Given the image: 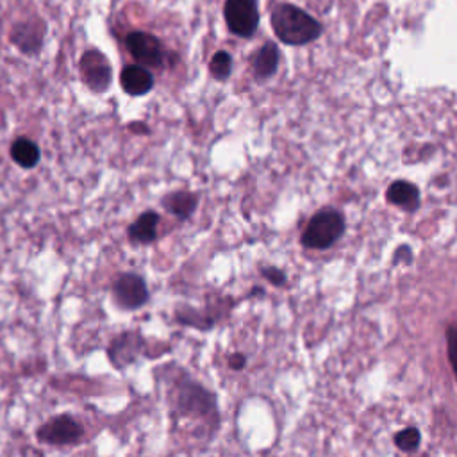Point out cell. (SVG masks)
<instances>
[{
  "label": "cell",
  "instance_id": "obj_2",
  "mask_svg": "<svg viewBox=\"0 0 457 457\" xmlns=\"http://www.w3.org/2000/svg\"><path fill=\"white\" fill-rule=\"evenodd\" d=\"M345 230V220L339 211L325 209L316 212L302 234V245L314 250L332 246Z\"/></svg>",
  "mask_w": 457,
  "mask_h": 457
},
{
  "label": "cell",
  "instance_id": "obj_4",
  "mask_svg": "<svg viewBox=\"0 0 457 457\" xmlns=\"http://www.w3.org/2000/svg\"><path fill=\"white\" fill-rule=\"evenodd\" d=\"M125 48L134 57V61L145 68H164L166 48L161 39L145 30H132L125 36Z\"/></svg>",
  "mask_w": 457,
  "mask_h": 457
},
{
  "label": "cell",
  "instance_id": "obj_16",
  "mask_svg": "<svg viewBox=\"0 0 457 457\" xmlns=\"http://www.w3.org/2000/svg\"><path fill=\"white\" fill-rule=\"evenodd\" d=\"M278 66V48L275 43H264L252 59V70L257 79H268L277 71Z\"/></svg>",
  "mask_w": 457,
  "mask_h": 457
},
{
  "label": "cell",
  "instance_id": "obj_6",
  "mask_svg": "<svg viewBox=\"0 0 457 457\" xmlns=\"http://www.w3.org/2000/svg\"><path fill=\"white\" fill-rule=\"evenodd\" d=\"M223 14L227 27L239 37H252L259 25L257 0H225Z\"/></svg>",
  "mask_w": 457,
  "mask_h": 457
},
{
  "label": "cell",
  "instance_id": "obj_21",
  "mask_svg": "<svg viewBox=\"0 0 457 457\" xmlns=\"http://www.w3.org/2000/svg\"><path fill=\"white\" fill-rule=\"evenodd\" d=\"M230 368H234V370H241L243 368V364H245V355H241V353H236V355H232L230 357Z\"/></svg>",
  "mask_w": 457,
  "mask_h": 457
},
{
  "label": "cell",
  "instance_id": "obj_14",
  "mask_svg": "<svg viewBox=\"0 0 457 457\" xmlns=\"http://www.w3.org/2000/svg\"><path fill=\"white\" fill-rule=\"evenodd\" d=\"M387 202L405 211H416L420 205V189L407 180H395L387 187Z\"/></svg>",
  "mask_w": 457,
  "mask_h": 457
},
{
  "label": "cell",
  "instance_id": "obj_11",
  "mask_svg": "<svg viewBox=\"0 0 457 457\" xmlns=\"http://www.w3.org/2000/svg\"><path fill=\"white\" fill-rule=\"evenodd\" d=\"M120 86L129 96H145L154 89L155 79L148 68L141 64H127L120 71Z\"/></svg>",
  "mask_w": 457,
  "mask_h": 457
},
{
  "label": "cell",
  "instance_id": "obj_9",
  "mask_svg": "<svg viewBox=\"0 0 457 457\" xmlns=\"http://www.w3.org/2000/svg\"><path fill=\"white\" fill-rule=\"evenodd\" d=\"M175 393V407L180 414H207L214 407V400L209 391L191 380L182 382Z\"/></svg>",
  "mask_w": 457,
  "mask_h": 457
},
{
  "label": "cell",
  "instance_id": "obj_8",
  "mask_svg": "<svg viewBox=\"0 0 457 457\" xmlns=\"http://www.w3.org/2000/svg\"><path fill=\"white\" fill-rule=\"evenodd\" d=\"M112 298L121 309H139L148 302V287L137 273H120L112 282Z\"/></svg>",
  "mask_w": 457,
  "mask_h": 457
},
{
  "label": "cell",
  "instance_id": "obj_1",
  "mask_svg": "<svg viewBox=\"0 0 457 457\" xmlns=\"http://www.w3.org/2000/svg\"><path fill=\"white\" fill-rule=\"evenodd\" d=\"M271 29L284 45L291 46L312 43L321 36V23L293 4H278L273 9Z\"/></svg>",
  "mask_w": 457,
  "mask_h": 457
},
{
  "label": "cell",
  "instance_id": "obj_18",
  "mask_svg": "<svg viewBox=\"0 0 457 457\" xmlns=\"http://www.w3.org/2000/svg\"><path fill=\"white\" fill-rule=\"evenodd\" d=\"M420 441H421V436L416 427H407L395 436V445L403 452L416 450L420 446Z\"/></svg>",
  "mask_w": 457,
  "mask_h": 457
},
{
  "label": "cell",
  "instance_id": "obj_13",
  "mask_svg": "<svg viewBox=\"0 0 457 457\" xmlns=\"http://www.w3.org/2000/svg\"><path fill=\"white\" fill-rule=\"evenodd\" d=\"M9 155L23 170L36 168L41 161L39 146L29 137H16L9 146Z\"/></svg>",
  "mask_w": 457,
  "mask_h": 457
},
{
  "label": "cell",
  "instance_id": "obj_20",
  "mask_svg": "<svg viewBox=\"0 0 457 457\" xmlns=\"http://www.w3.org/2000/svg\"><path fill=\"white\" fill-rule=\"evenodd\" d=\"M262 273H264V277L270 280V282H273V284H284V280H286V275L278 270V268H264L262 270Z\"/></svg>",
  "mask_w": 457,
  "mask_h": 457
},
{
  "label": "cell",
  "instance_id": "obj_10",
  "mask_svg": "<svg viewBox=\"0 0 457 457\" xmlns=\"http://www.w3.org/2000/svg\"><path fill=\"white\" fill-rule=\"evenodd\" d=\"M143 348V337L137 332H121L111 339L107 346V357L116 370H121L134 362Z\"/></svg>",
  "mask_w": 457,
  "mask_h": 457
},
{
  "label": "cell",
  "instance_id": "obj_7",
  "mask_svg": "<svg viewBox=\"0 0 457 457\" xmlns=\"http://www.w3.org/2000/svg\"><path fill=\"white\" fill-rule=\"evenodd\" d=\"M45 36H46L45 20L39 16H32L12 25L9 32V41L23 55H37L43 48Z\"/></svg>",
  "mask_w": 457,
  "mask_h": 457
},
{
  "label": "cell",
  "instance_id": "obj_15",
  "mask_svg": "<svg viewBox=\"0 0 457 457\" xmlns=\"http://www.w3.org/2000/svg\"><path fill=\"white\" fill-rule=\"evenodd\" d=\"M196 204L198 196L191 191H173L162 198V207L179 220H187L195 212Z\"/></svg>",
  "mask_w": 457,
  "mask_h": 457
},
{
  "label": "cell",
  "instance_id": "obj_3",
  "mask_svg": "<svg viewBox=\"0 0 457 457\" xmlns=\"http://www.w3.org/2000/svg\"><path fill=\"white\" fill-rule=\"evenodd\" d=\"M79 75L82 84L96 95L109 91L112 84V66L104 52L98 48H87L79 59Z\"/></svg>",
  "mask_w": 457,
  "mask_h": 457
},
{
  "label": "cell",
  "instance_id": "obj_19",
  "mask_svg": "<svg viewBox=\"0 0 457 457\" xmlns=\"http://www.w3.org/2000/svg\"><path fill=\"white\" fill-rule=\"evenodd\" d=\"M446 346H448V359L457 378V325H450L446 328Z\"/></svg>",
  "mask_w": 457,
  "mask_h": 457
},
{
  "label": "cell",
  "instance_id": "obj_17",
  "mask_svg": "<svg viewBox=\"0 0 457 457\" xmlns=\"http://www.w3.org/2000/svg\"><path fill=\"white\" fill-rule=\"evenodd\" d=\"M209 71L216 80H225L232 73V57L228 52L220 50L209 61Z\"/></svg>",
  "mask_w": 457,
  "mask_h": 457
},
{
  "label": "cell",
  "instance_id": "obj_5",
  "mask_svg": "<svg viewBox=\"0 0 457 457\" xmlns=\"http://www.w3.org/2000/svg\"><path fill=\"white\" fill-rule=\"evenodd\" d=\"M36 437L45 445L68 446L79 443L84 437V428L73 416L57 414L37 427Z\"/></svg>",
  "mask_w": 457,
  "mask_h": 457
},
{
  "label": "cell",
  "instance_id": "obj_12",
  "mask_svg": "<svg viewBox=\"0 0 457 457\" xmlns=\"http://www.w3.org/2000/svg\"><path fill=\"white\" fill-rule=\"evenodd\" d=\"M159 214L155 211H145L141 212L127 228L129 241L134 245H148L154 243L157 237V227H159Z\"/></svg>",
  "mask_w": 457,
  "mask_h": 457
}]
</instances>
